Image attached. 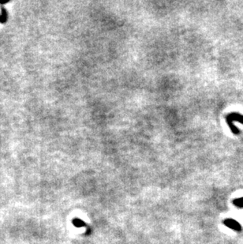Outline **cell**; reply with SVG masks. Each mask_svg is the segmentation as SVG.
<instances>
[{
  "mask_svg": "<svg viewBox=\"0 0 243 244\" xmlns=\"http://www.w3.org/2000/svg\"><path fill=\"white\" fill-rule=\"evenodd\" d=\"M226 123L228 125V127H230V131H232V133L234 134H239V130L234 125V122H239L243 124V115L238 112H233L230 113V115H226Z\"/></svg>",
  "mask_w": 243,
  "mask_h": 244,
  "instance_id": "1",
  "label": "cell"
},
{
  "mask_svg": "<svg viewBox=\"0 0 243 244\" xmlns=\"http://www.w3.org/2000/svg\"><path fill=\"white\" fill-rule=\"evenodd\" d=\"M223 224L226 225V227H229L230 229H232L235 231H242V226L241 224L235 220L233 219H226L223 221Z\"/></svg>",
  "mask_w": 243,
  "mask_h": 244,
  "instance_id": "2",
  "label": "cell"
},
{
  "mask_svg": "<svg viewBox=\"0 0 243 244\" xmlns=\"http://www.w3.org/2000/svg\"><path fill=\"white\" fill-rule=\"evenodd\" d=\"M233 204L238 208H243V197H239V198H236L233 201Z\"/></svg>",
  "mask_w": 243,
  "mask_h": 244,
  "instance_id": "3",
  "label": "cell"
},
{
  "mask_svg": "<svg viewBox=\"0 0 243 244\" xmlns=\"http://www.w3.org/2000/svg\"><path fill=\"white\" fill-rule=\"evenodd\" d=\"M73 224L77 227H81L85 225V223H84L83 221H81L80 219H74L73 221Z\"/></svg>",
  "mask_w": 243,
  "mask_h": 244,
  "instance_id": "4",
  "label": "cell"
}]
</instances>
